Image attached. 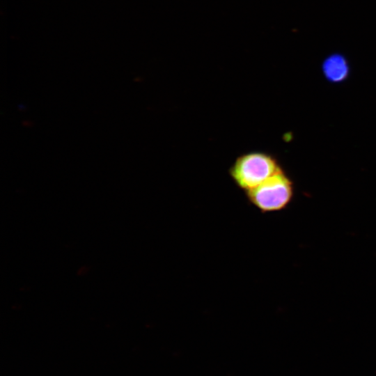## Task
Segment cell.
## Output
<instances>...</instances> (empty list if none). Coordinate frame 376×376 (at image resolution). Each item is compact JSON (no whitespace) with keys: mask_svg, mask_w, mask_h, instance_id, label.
<instances>
[{"mask_svg":"<svg viewBox=\"0 0 376 376\" xmlns=\"http://www.w3.org/2000/svg\"><path fill=\"white\" fill-rule=\"evenodd\" d=\"M282 169L273 155L252 150L242 153L235 159L228 169V175L233 183L245 192Z\"/></svg>","mask_w":376,"mask_h":376,"instance_id":"cell-1","label":"cell"},{"mask_svg":"<svg viewBox=\"0 0 376 376\" xmlns=\"http://www.w3.org/2000/svg\"><path fill=\"white\" fill-rule=\"evenodd\" d=\"M323 73L329 81L339 83L344 81L349 73L348 65L340 56H331L324 61Z\"/></svg>","mask_w":376,"mask_h":376,"instance_id":"cell-3","label":"cell"},{"mask_svg":"<svg viewBox=\"0 0 376 376\" xmlns=\"http://www.w3.org/2000/svg\"><path fill=\"white\" fill-rule=\"evenodd\" d=\"M248 202L263 213L285 209L294 194L293 183L283 169L244 192Z\"/></svg>","mask_w":376,"mask_h":376,"instance_id":"cell-2","label":"cell"}]
</instances>
